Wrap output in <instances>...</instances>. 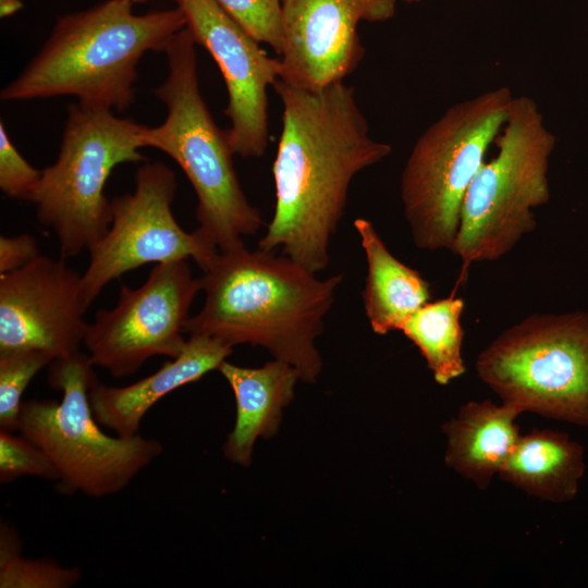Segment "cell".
<instances>
[{
	"label": "cell",
	"instance_id": "cell-1",
	"mask_svg": "<svg viewBox=\"0 0 588 588\" xmlns=\"http://www.w3.org/2000/svg\"><path fill=\"white\" fill-rule=\"evenodd\" d=\"M282 127L272 166L273 216L258 248L318 273L330 261V243L343 217L354 177L392 152L370 135L353 87L344 82L309 90L273 85Z\"/></svg>",
	"mask_w": 588,
	"mask_h": 588
},
{
	"label": "cell",
	"instance_id": "cell-2",
	"mask_svg": "<svg viewBox=\"0 0 588 588\" xmlns=\"http://www.w3.org/2000/svg\"><path fill=\"white\" fill-rule=\"evenodd\" d=\"M203 307L184 332L219 339L231 346H261L314 382L322 360L316 340L323 330L342 274L319 279L287 256L245 244L218 252L201 270Z\"/></svg>",
	"mask_w": 588,
	"mask_h": 588
},
{
	"label": "cell",
	"instance_id": "cell-3",
	"mask_svg": "<svg viewBox=\"0 0 588 588\" xmlns=\"http://www.w3.org/2000/svg\"><path fill=\"white\" fill-rule=\"evenodd\" d=\"M186 27L182 9L133 13L128 0H105L58 19L40 51L0 93L2 101L74 96L88 107L122 112L134 101L137 65L163 51Z\"/></svg>",
	"mask_w": 588,
	"mask_h": 588
},
{
	"label": "cell",
	"instance_id": "cell-4",
	"mask_svg": "<svg viewBox=\"0 0 588 588\" xmlns=\"http://www.w3.org/2000/svg\"><path fill=\"white\" fill-rule=\"evenodd\" d=\"M196 45L184 27L163 49L168 75L155 94L167 117L158 126L144 127L142 144L167 154L182 169L196 194L197 229L225 252L244 245L243 238L257 233L264 221L243 192L228 132L217 125L201 96Z\"/></svg>",
	"mask_w": 588,
	"mask_h": 588
},
{
	"label": "cell",
	"instance_id": "cell-5",
	"mask_svg": "<svg viewBox=\"0 0 588 588\" xmlns=\"http://www.w3.org/2000/svg\"><path fill=\"white\" fill-rule=\"evenodd\" d=\"M94 367L82 352L52 360L48 383L62 397L23 401L17 431L51 460L62 493L105 498L124 490L162 454L163 444L139 433L120 437L102 431L89 404L97 380Z\"/></svg>",
	"mask_w": 588,
	"mask_h": 588
},
{
	"label": "cell",
	"instance_id": "cell-6",
	"mask_svg": "<svg viewBox=\"0 0 588 588\" xmlns=\"http://www.w3.org/2000/svg\"><path fill=\"white\" fill-rule=\"evenodd\" d=\"M514 97L511 88L500 86L458 101L415 142L400 193L418 248L452 252L466 191L503 128Z\"/></svg>",
	"mask_w": 588,
	"mask_h": 588
},
{
	"label": "cell",
	"instance_id": "cell-7",
	"mask_svg": "<svg viewBox=\"0 0 588 588\" xmlns=\"http://www.w3.org/2000/svg\"><path fill=\"white\" fill-rule=\"evenodd\" d=\"M498 152L486 160L463 199L452 253L463 269L494 261L537 225L534 209L550 199L548 171L556 138L529 96H515L495 139Z\"/></svg>",
	"mask_w": 588,
	"mask_h": 588
},
{
	"label": "cell",
	"instance_id": "cell-8",
	"mask_svg": "<svg viewBox=\"0 0 588 588\" xmlns=\"http://www.w3.org/2000/svg\"><path fill=\"white\" fill-rule=\"evenodd\" d=\"M144 127L110 109L69 106L57 160L41 170L30 200L38 221L58 238L61 257L88 250L109 229L106 182L119 164L146 161L140 152Z\"/></svg>",
	"mask_w": 588,
	"mask_h": 588
},
{
	"label": "cell",
	"instance_id": "cell-9",
	"mask_svg": "<svg viewBox=\"0 0 588 588\" xmlns=\"http://www.w3.org/2000/svg\"><path fill=\"white\" fill-rule=\"evenodd\" d=\"M475 367L502 402L588 427V311L531 315L500 333Z\"/></svg>",
	"mask_w": 588,
	"mask_h": 588
},
{
	"label": "cell",
	"instance_id": "cell-10",
	"mask_svg": "<svg viewBox=\"0 0 588 588\" xmlns=\"http://www.w3.org/2000/svg\"><path fill=\"white\" fill-rule=\"evenodd\" d=\"M177 182L160 161H144L135 174V189L111 200L107 232L88 248L81 275L86 308L111 281L147 264L193 259L204 270L219 249L198 229L186 232L175 220L172 203Z\"/></svg>",
	"mask_w": 588,
	"mask_h": 588
},
{
	"label": "cell",
	"instance_id": "cell-11",
	"mask_svg": "<svg viewBox=\"0 0 588 588\" xmlns=\"http://www.w3.org/2000/svg\"><path fill=\"white\" fill-rule=\"evenodd\" d=\"M200 279L187 260L157 264L138 287L122 285L115 306L96 311L84 346L94 366L114 378L135 373L156 356L175 358L184 350V326Z\"/></svg>",
	"mask_w": 588,
	"mask_h": 588
},
{
	"label": "cell",
	"instance_id": "cell-12",
	"mask_svg": "<svg viewBox=\"0 0 588 588\" xmlns=\"http://www.w3.org/2000/svg\"><path fill=\"white\" fill-rule=\"evenodd\" d=\"M177 5L196 44L210 53L223 76L226 132L234 155L262 156L270 136L268 88L280 79L281 60L270 57L213 0H181Z\"/></svg>",
	"mask_w": 588,
	"mask_h": 588
},
{
	"label": "cell",
	"instance_id": "cell-13",
	"mask_svg": "<svg viewBox=\"0 0 588 588\" xmlns=\"http://www.w3.org/2000/svg\"><path fill=\"white\" fill-rule=\"evenodd\" d=\"M81 275L61 257L39 255L0 274V353L40 350L54 359L77 354L88 322Z\"/></svg>",
	"mask_w": 588,
	"mask_h": 588
},
{
	"label": "cell",
	"instance_id": "cell-14",
	"mask_svg": "<svg viewBox=\"0 0 588 588\" xmlns=\"http://www.w3.org/2000/svg\"><path fill=\"white\" fill-rule=\"evenodd\" d=\"M395 10L396 0H282L280 79L309 90L344 82L364 58L359 23Z\"/></svg>",
	"mask_w": 588,
	"mask_h": 588
},
{
	"label": "cell",
	"instance_id": "cell-15",
	"mask_svg": "<svg viewBox=\"0 0 588 588\" xmlns=\"http://www.w3.org/2000/svg\"><path fill=\"white\" fill-rule=\"evenodd\" d=\"M232 352L233 346L219 339L192 334L179 356L134 383L111 387L96 380L89 390L93 414L117 436H135L143 418L158 401L218 369Z\"/></svg>",
	"mask_w": 588,
	"mask_h": 588
},
{
	"label": "cell",
	"instance_id": "cell-16",
	"mask_svg": "<svg viewBox=\"0 0 588 588\" xmlns=\"http://www.w3.org/2000/svg\"><path fill=\"white\" fill-rule=\"evenodd\" d=\"M218 370L236 402V419L223 444V455L232 463L248 466L255 441L277 433L282 408L293 400L301 377L292 365L275 358L258 368L224 360Z\"/></svg>",
	"mask_w": 588,
	"mask_h": 588
},
{
	"label": "cell",
	"instance_id": "cell-17",
	"mask_svg": "<svg viewBox=\"0 0 588 588\" xmlns=\"http://www.w3.org/2000/svg\"><path fill=\"white\" fill-rule=\"evenodd\" d=\"M522 413L506 402L465 403L455 417L442 425L445 464L479 489H488L520 438L515 419Z\"/></svg>",
	"mask_w": 588,
	"mask_h": 588
},
{
	"label": "cell",
	"instance_id": "cell-18",
	"mask_svg": "<svg viewBox=\"0 0 588 588\" xmlns=\"http://www.w3.org/2000/svg\"><path fill=\"white\" fill-rule=\"evenodd\" d=\"M354 228L367 261L362 292L365 314L372 331L385 335L400 330L412 314L429 302L430 285L389 250L370 221L357 218Z\"/></svg>",
	"mask_w": 588,
	"mask_h": 588
},
{
	"label": "cell",
	"instance_id": "cell-19",
	"mask_svg": "<svg viewBox=\"0 0 588 588\" xmlns=\"http://www.w3.org/2000/svg\"><path fill=\"white\" fill-rule=\"evenodd\" d=\"M585 452L565 432L534 429L520 436L499 477L543 501L573 500L585 474Z\"/></svg>",
	"mask_w": 588,
	"mask_h": 588
},
{
	"label": "cell",
	"instance_id": "cell-20",
	"mask_svg": "<svg viewBox=\"0 0 588 588\" xmlns=\"http://www.w3.org/2000/svg\"><path fill=\"white\" fill-rule=\"evenodd\" d=\"M465 303L453 294L427 303L412 314L400 331L411 340L425 358L433 379L449 384L464 375L462 348L464 329L461 317Z\"/></svg>",
	"mask_w": 588,
	"mask_h": 588
},
{
	"label": "cell",
	"instance_id": "cell-21",
	"mask_svg": "<svg viewBox=\"0 0 588 588\" xmlns=\"http://www.w3.org/2000/svg\"><path fill=\"white\" fill-rule=\"evenodd\" d=\"M22 540L8 523L0 525V588H70L82 578L78 567L48 558H26Z\"/></svg>",
	"mask_w": 588,
	"mask_h": 588
},
{
	"label": "cell",
	"instance_id": "cell-22",
	"mask_svg": "<svg viewBox=\"0 0 588 588\" xmlns=\"http://www.w3.org/2000/svg\"><path fill=\"white\" fill-rule=\"evenodd\" d=\"M53 356L40 350L0 353V430H19L23 394L33 378Z\"/></svg>",
	"mask_w": 588,
	"mask_h": 588
},
{
	"label": "cell",
	"instance_id": "cell-23",
	"mask_svg": "<svg viewBox=\"0 0 588 588\" xmlns=\"http://www.w3.org/2000/svg\"><path fill=\"white\" fill-rule=\"evenodd\" d=\"M23 476L57 482L60 479L56 466L37 444L22 433L0 430V482L9 483Z\"/></svg>",
	"mask_w": 588,
	"mask_h": 588
},
{
	"label": "cell",
	"instance_id": "cell-24",
	"mask_svg": "<svg viewBox=\"0 0 588 588\" xmlns=\"http://www.w3.org/2000/svg\"><path fill=\"white\" fill-rule=\"evenodd\" d=\"M260 44L281 53L282 0H213Z\"/></svg>",
	"mask_w": 588,
	"mask_h": 588
},
{
	"label": "cell",
	"instance_id": "cell-25",
	"mask_svg": "<svg viewBox=\"0 0 588 588\" xmlns=\"http://www.w3.org/2000/svg\"><path fill=\"white\" fill-rule=\"evenodd\" d=\"M41 177L10 139L4 123L0 122V188L10 198L32 200Z\"/></svg>",
	"mask_w": 588,
	"mask_h": 588
},
{
	"label": "cell",
	"instance_id": "cell-26",
	"mask_svg": "<svg viewBox=\"0 0 588 588\" xmlns=\"http://www.w3.org/2000/svg\"><path fill=\"white\" fill-rule=\"evenodd\" d=\"M39 249L37 241L29 234L0 236V274L17 270L36 257Z\"/></svg>",
	"mask_w": 588,
	"mask_h": 588
},
{
	"label": "cell",
	"instance_id": "cell-27",
	"mask_svg": "<svg viewBox=\"0 0 588 588\" xmlns=\"http://www.w3.org/2000/svg\"><path fill=\"white\" fill-rule=\"evenodd\" d=\"M23 8L21 0H0V16L9 17L17 13Z\"/></svg>",
	"mask_w": 588,
	"mask_h": 588
},
{
	"label": "cell",
	"instance_id": "cell-28",
	"mask_svg": "<svg viewBox=\"0 0 588 588\" xmlns=\"http://www.w3.org/2000/svg\"><path fill=\"white\" fill-rule=\"evenodd\" d=\"M128 1H131L133 4H135V3L144 2V1H147V0H128ZM172 1L179 3L181 0H172Z\"/></svg>",
	"mask_w": 588,
	"mask_h": 588
},
{
	"label": "cell",
	"instance_id": "cell-29",
	"mask_svg": "<svg viewBox=\"0 0 588 588\" xmlns=\"http://www.w3.org/2000/svg\"><path fill=\"white\" fill-rule=\"evenodd\" d=\"M403 1L408 2V3H415V2H420L422 0H403Z\"/></svg>",
	"mask_w": 588,
	"mask_h": 588
}]
</instances>
